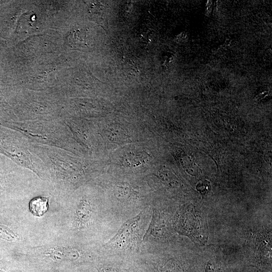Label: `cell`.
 <instances>
[{
  "mask_svg": "<svg viewBox=\"0 0 272 272\" xmlns=\"http://www.w3.org/2000/svg\"><path fill=\"white\" fill-rule=\"evenodd\" d=\"M140 218V216H138L125 222L115 235L111 239V242L120 245L131 242V241L134 237L135 232L137 229Z\"/></svg>",
  "mask_w": 272,
  "mask_h": 272,
  "instance_id": "1",
  "label": "cell"
},
{
  "mask_svg": "<svg viewBox=\"0 0 272 272\" xmlns=\"http://www.w3.org/2000/svg\"><path fill=\"white\" fill-rule=\"evenodd\" d=\"M31 212L35 216L44 214L48 208V201L46 197L37 196L32 198L29 203Z\"/></svg>",
  "mask_w": 272,
  "mask_h": 272,
  "instance_id": "2",
  "label": "cell"
},
{
  "mask_svg": "<svg viewBox=\"0 0 272 272\" xmlns=\"http://www.w3.org/2000/svg\"><path fill=\"white\" fill-rule=\"evenodd\" d=\"M145 153L131 152L127 154L125 156V161L127 163L133 166L140 165L144 162L147 157L145 156Z\"/></svg>",
  "mask_w": 272,
  "mask_h": 272,
  "instance_id": "3",
  "label": "cell"
},
{
  "mask_svg": "<svg viewBox=\"0 0 272 272\" xmlns=\"http://www.w3.org/2000/svg\"><path fill=\"white\" fill-rule=\"evenodd\" d=\"M74 38L73 40L75 42V44L78 46H84L86 42V33L84 31L77 30L74 31L72 34Z\"/></svg>",
  "mask_w": 272,
  "mask_h": 272,
  "instance_id": "4",
  "label": "cell"
},
{
  "mask_svg": "<svg viewBox=\"0 0 272 272\" xmlns=\"http://www.w3.org/2000/svg\"><path fill=\"white\" fill-rule=\"evenodd\" d=\"M90 207L87 204H83V206L80 208L79 212V216L81 217L82 220L87 219L90 211Z\"/></svg>",
  "mask_w": 272,
  "mask_h": 272,
  "instance_id": "5",
  "label": "cell"
},
{
  "mask_svg": "<svg viewBox=\"0 0 272 272\" xmlns=\"http://www.w3.org/2000/svg\"><path fill=\"white\" fill-rule=\"evenodd\" d=\"M99 272H121L119 270H117L115 269H113L112 268H103L100 269V270H99Z\"/></svg>",
  "mask_w": 272,
  "mask_h": 272,
  "instance_id": "6",
  "label": "cell"
},
{
  "mask_svg": "<svg viewBox=\"0 0 272 272\" xmlns=\"http://www.w3.org/2000/svg\"><path fill=\"white\" fill-rule=\"evenodd\" d=\"M0 272H6V271H5L4 270L0 268Z\"/></svg>",
  "mask_w": 272,
  "mask_h": 272,
  "instance_id": "7",
  "label": "cell"
}]
</instances>
